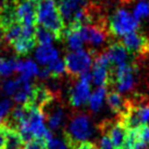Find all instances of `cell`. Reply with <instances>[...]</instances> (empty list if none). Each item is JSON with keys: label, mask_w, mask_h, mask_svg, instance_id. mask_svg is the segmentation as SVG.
<instances>
[{"label": "cell", "mask_w": 149, "mask_h": 149, "mask_svg": "<svg viewBox=\"0 0 149 149\" xmlns=\"http://www.w3.org/2000/svg\"><path fill=\"white\" fill-rule=\"evenodd\" d=\"M37 23L54 35L57 40L64 37L65 23L56 0H38Z\"/></svg>", "instance_id": "6da1fadb"}, {"label": "cell", "mask_w": 149, "mask_h": 149, "mask_svg": "<svg viewBox=\"0 0 149 149\" xmlns=\"http://www.w3.org/2000/svg\"><path fill=\"white\" fill-rule=\"evenodd\" d=\"M93 135V125L89 116L84 113H77L72 116L70 124L65 132L66 141L73 149H75L79 144L86 141Z\"/></svg>", "instance_id": "7a4b0ae2"}, {"label": "cell", "mask_w": 149, "mask_h": 149, "mask_svg": "<svg viewBox=\"0 0 149 149\" xmlns=\"http://www.w3.org/2000/svg\"><path fill=\"white\" fill-rule=\"evenodd\" d=\"M119 120L127 130L139 128L149 125V101H130L127 109Z\"/></svg>", "instance_id": "3957f363"}, {"label": "cell", "mask_w": 149, "mask_h": 149, "mask_svg": "<svg viewBox=\"0 0 149 149\" xmlns=\"http://www.w3.org/2000/svg\"><path fill=\"white\" fill-rule=\"evenodd\" d=\"M139 27V21L125 9H118L109 20V32L114 36H124L136 32Z\"/></svg>", "instance_id": "277c9868"}, {"label": "cell", "mask_w": 149, "mask_h": 149, "mask_svg": "<svg viewBox=\"0 0 149 149\" xmlns=\"http://www.w3.org/2000/svg\"><path fill=\"white\" fill-rule=\"evenodd\" d=\"M137 66L133 63H125L111 70V82L119 93H126L133 89L136 82Z\"/></svg>", "instance_id": "5b68a950"}, {"label": "cell", "mask_w": 149, "mask_h": 149, "mask_svg": "<svg viewBox=\"0 0 149 149\" xmlns=\"http://www.w3.org/2000/svg\"><path fill=\"white\" fill-rule=\"evenodd\" d=\"M65 71L74 77H79L82 74L88 72L93 63V57L88 51L76 50L66 54L65 59Z\"/></svg>", "instance_id": "8992f818"}, {"label": "cell", "mask_w": 149, "mask_h": 149, "mask_svg": "<svg viewBox=\"0 0 149 149\" xmlns=\"http://www.w3.org/2000/svg\"><path fill=\"white\" fill-rule=\"evenodd\" d=\"M79 81L71 88L70 91V104L72 107H82L89 100L91 97V73H84L79 77Z\"/></svg>", "instance_id": "52a82bcc"}, {"label": "cell", "mask_w": 149, "mask_h": 149, "mask_svg": "<svg viewBox=\"0 0 149 149\" xmlns=\"http://www.w3.org/2000/svg\"><path fill=\"white\" fill-rule=\"evenodd\" d=\"M17 22L24 26L36 27L37 2L32 0H13Z\"/></svg>", "instance_id": "ba28073f"}, {"label": "cell", "mask_w": 149, "mask_h": 149, "mask_svg": "<svg viewBox=\"0 0 149 149\" xmlns=\"http://www.w3.org/2000/svg\"><path fill=\"white\" fill-rule=\"evenodd\" d=\"M111 63L108 58L107 54H100L95 57L93 72H91V81L98 87L106 86L111 82Z\"/></svg>", "instance_id": "9c48e42d"}, {"label": "cell", "mask_w": 149, "mask_h": 149, "mask_svg": "<svg viewBox=\"0 0 149 149\" xmlns=\"http://www.w3.org/2000/svg\"><path fill=\"white\" fill-rule=\"evenodd\" d=\"M121 42L130 52L137 57H145L149 54V38L137 31L124 35Z\"/></svg>", "instance_id": "30bf717a"}, {"label": "cell", "mask_w": 149, "mask_h": 149, "mask_svg": "<svg viewBox=\"0 0 149 149\" xmlns=\"http://www.w3.org/2000/svg\"><path fill=\"white\" fill-rule=\"evenodd\" d=\"M101 130L106 132L104 135H107L112 144L116 149H122L125 144L126 137L128 134V130L125 127V125L120 120L116 122H109L106 121L101 124Z\"/></svg>", "instance_id": "8fae6325"}, {"label": "cell", "mask_w": 149, "mask_h": 149, "mask_svg": "<svg viewBox=\"0 0 149 149\" xmlns=\"http://www.w3.org/2000/svg\"><path fill=\"white\" fill-rule=\"evenodd\" d=\"M35 29L36 27H31V26H24L23 25V33L22 36L17 42L12 44V48L14 51L20 56L29 54L34 47L36 45V35H35Z\"/></svg>", "instance_id": "7c38bea8"}, {"label": "cell", "mask_w": 149, "mask_h": 149, "mask_svg": "<svg viewBox=\"0 0 149 149\" xmlns=\"http://www.w3.org/2000/svg\"><path fill=\"white\" fill-rule=\"evenodd\" d=\"M56 1L63 17V21L68 26L72 23L76 12H79L81 9H83L88 3V0H56Z\"/></svg>", "instance_id": "4fadbf2b"}, {"label": "cell", "mask_w": 149, "mask_h": 149, "mask_svg": "<svg viewBox=\"0 0 149 149\" xmlns=\"http://www.w3.org/2000/svg\"><path fill=\"white\" fill-rule=\"evenodd\" d=\"M85 42H91L94 46H99L107 38V29L104 24H91L81 26Z\"/></svg>", "instance_id": "5bb4252c"}, {"label": "cell", "mask_w": 149, "mask_h": 149, "mask_svg": "<svg viewBox=\"0 0 149 149\" xmlns=\"http://www.w3.org/2000/svg\"><path fill=\"white\" fill-rule=\"evenodd\" d=\"M48 109L47 112H42L45 114V118L47 119L48 122V126L50 130L56 131L58 130L63 123L64 120V111L63 108L60 104H54V100H52L49 104H47L42 110Z\"/></svg>", "instance_id": "9a60e30c"}, {"label": "cell", "mask_w": 149, "mask_h": 149, "mask_svg": "<svg viewBox=\"0 0 149 149\" xmlns=\"http://www.w3.org/2000/svg\"><path fill=\"white\" fill-rule=\"evenodd\" d=\"M106 54H107L108 58L110 60L111 65H113L114 68L125 64V63H130L128 62V58H130L128 50L122 45V42L111 44L108 47Z\"/></svg>", "instance_id": "2e32d148"}, {"label": "cell", "mask_w": 149, "mask_h": 149, "mask_svg": "<svg viewBox=\"0 0 149 149\" xmlns=\"http://www.w3.org/2000/svg\"><path fill=\"white\" fill-rule=\"evenodd\" d=\"M64 37L69 48L73 51L81 50L83 48L85 38L82 33L81 26H68L64 32Z\"/></svg>", "instance_id": "e0dca14e"}, {"label": "cell", "mask_w": 149, "mask_h": 149, "mask_svg": "<svg viewBox=\"0 0 149 149\" xmlns=\"http://www.w3.org/2000/svg\"><path fill=\"white\" fill-rule=\"evenodd\" d=\"M35 58L39 64L48 65L59 58V54L57 49L51 45H39L35 52Z\"/></svg>", "instance_id": "ac0fdd59"}, {"label": "cell", "mask_w": 149, "mask_h": 149, "mask_svg": "<svg viewBox=\"0 0 149 149\" xmlns=\"http://www.w3.org/2000/svg\"><path fill=\"white\" fill-rule=\"evenodd\" d=\"M107 104L112 111L121 116L124 114L127 109L128 100L125 99L119 91H113L107 94Z\"/></svg>", "instance_id": "d6986e66"}, {"label": "cell", "mask_w": 149, "mask_h": 149, "mask_svg": "<svg viewBox=\"0 0 149 149\" xmlns=\"http://www.w3.org/2000/svg\"><path fill=\"white\" fill-rule=\"evenodd\" d=\"M3 124V123H2ZM6 126V125H4ZM6 146L4 149H25L26 148V143L23 141L21 135L17 131L6 126Z\"/></svg>", "instance_id": "ffe728a7"}, {"label": "cell", "mask_w": 149, "mask_h": 149, "mask_svg": "<svg viewBox=\"0 0 149 149\" xmlns=\"http://www.w3.org/2000/svg\"><path fill=\"white\" fill-rule=\"evenodd\" d=\"M107 88L106 86H101L98 87L97 89L93 91L91 94V97H89V108L91 109V111L97 112L100 110V108L102 107V104H104V98L107 97Z\"/></svg>", "instance_id": "44dd1931"}, {"label": "cell", "mask_w": 149, "mask_h": 149, "mask_svg": "<svg viewBox=\"0 0 149 149\" xmlns=\"http://www.w3.org/2000/svg\"><path fill=\"white\" fill-rule=\"evenodd\" d=\"M17 71L21 74V77L31 79V77L38 75L39 69H38V65L34 61L27 60V61H19Z\"/></svg>", "instance_id": "7402d4cb"}, {"label": "cell", "mask_w": 149, "mask_h": 149, "mask_svg": "<svg viewBox=\"0 0 149 149\" xmlns=\"http://www.w3.org/2000/svg\"><path fill=\"white\" fill-rule=\"evenodd\" d=\"M35 35H36V42L39 45H51V42L56 39L54 35L47 29L42 26H36L35 29Z\"/></svg>", "instance_id": "603a6c76"}, {"label": "cell", "mask_w": 149, "mask_h": 149, "mask_svg": "<svg viewBox=\"0 0 149 149\" xmlns=\"http://www.w3.org/2000/svg\"><path fill=\"white\" fill-rule=\"evenodd\" d=\"M19 60L17 59H0V75L2 76H9L13 72H15L17 69Z\"/></svg>", "instance_id": "cb8c5ba5"}, {"label": "cell", "mask_w": 149, "mask_h": 149, "mask_svg": "<svg viewBox=\"0 0 149 149\" xmlns=\"http://www.w3.org/2000/svg\"><path fill=\"white\" fill-rule=\"evenodd\" d=\"M48 70H49L50 76L52 77H60L61 75L65 72V62L62 59H56L54 61L47 65Z\"/></svg>", "instance_id": "d4e9b609"}, {"label": "cell", "mask_w": 149, "mask_h": 149, "mask_svg": "<svg viewBox=\"0 0 149 149\" xmlns=\"http://www.w3.org/2000/svg\"><path fill=\"white\" fill-rule=\"evenodd\" d=\"M133 15L135 17L137 21H141V19H146L149 17V1L141 0L134 9Z\"/></svg>", "instance_id": "484cf974"}, {"label": "cell", "mask_w": 149, "mask_h": 149, "mask_svg": "<svg viewBox=\"0 0 149 149\" xmlns=\"http://www.w3.org/2000/svg\"><path fill=\"white\" fill-rule=\"evenodd\" d=\"M47 149H73L66 139H60L58 137H51L47 141Z\"/></svg>", "instance_id": "4316f807"}, {"label": "cell", "mask_w": 149, "mask_h": 149, "mask_svg": "<svg viewBox=\"0 0 149 149\" xmlns=\"http://www.w3.org/2000/svg\"><path fill=\"white\" fill-rule=\"evenodd\" d=\"M17 87H19V79H9L3 83V85L1 86L2 91L6 95L8 96H13L17 91Z\"/></svg>", "instance_id": "83f0119b"}, {"label": "cell", "mask_w": 149, "mask_h": 149, "mask_svg": "<svg viewBox=\"0 0 149 149\" xmlns=\"http://www.w3.org/2000/svg\"><path fill=\"white\" fill-rule=\"evenodd\" d=\"M12 108V101L9 99H3L0 101V123L8 116Z\"/></svg>", "instance_id": "f1b7e54d"}, {"label": "cell", "mask_w": 149, "mask_h": 149, "mask_svg": "<svg viewBox=\"0 0 149 149\" xmlns=\"http://www.w3.org/2000/svg\"><path fill=\"white\" fill-rule=\"evenodd\" d=\"M25 149H47V141L44 139H33L26 144Z\"/></svg>", "instance_id": "f546056e"}, {"label": "cell", "mask_w": 149, "mask_h": 149, "mask_svg": "<svg viewBox=\"0 0 149 149\" xmlns=\"http://www.w3.org/2000/svg\"><path fill=\"white\" fill-rule=\"evenodd\" d=\"M100 149H116L114 145L112 144L110 138L107 135H104L100 139Z\"/></svg>", "instance_id": "4dcf8cb0"}, {"label": "cell", "mask_w": 149, "mask_h": 149, "mask_svg": "<svg viewBox=\"0 0 149 149\" xmlns=\"http://www.w3.org/2000/svg\"><path fill=\"white\" fill-rule=\"evenodd\" d=\"M6 141H7V137H6V126H4V124L0 123V149H4Z\"/></svg>", "instance_id": "1f68e13d"}, {"label": "cell", "mask_w": 149, "mask_h": 149, "mask_svg": "<svg viewBox=\"0 0 149 149\" xmlns=\"http://www.w3.org/2000/svg\"><path fill=\"white\" fill-rule=\"evenodd\" d=\"M141 139L149 146V125L141 127Z\"/></svg>", "instance_id": "d6a6232c"}, {"label": "cell", "mask_w": 149, "mask_h": 149, "mask_svg": "<svg viewBox=\"0 0 149 149\" xmlns=\"http://www.w3.org/2000/svg\"><path fill=\"white\" fill-rule=\"evenodd\" d=\"M75 149H100V148H98L94 143H91V141H84V143H82V144H79Z\"/></svg>", "instance_id": "836d02e7"}, {"label": "cell", "mask_w": 149, "mask_h": 149, "mask_svg": "<svg viewBox=\"0 0 149 149\" xmlns=\"http://www.w3.org/2000/svg\"><path fill=\"white\" fill-rule=\"evenodd\" d=\"M3 3H4V0H0V12H1L2 9H3Z\"/></svg>", "instance_id": "e575fe53"}, {"label": "cell", "mask_w": 149, "mask_h": 149, "mask_svg": "<svg viewBox=\"0 0 149 149\" xmlns=\"http://www.w3.org/2000/svg\"><path fill=\"white\" fill-rule=\"evenodd\" d=\"M2 34H3V32H2V29H1V27H0V39H1V37H2Z\"/></svg>", "instance_id": "d590c367"}, {"label": "cell", "mask_w": 149, "mask_h": 149, "mask_svg": "<svg viewBox=\"0 0 149 149\" xmlns=\"http://www.w3.org/2000/svg\"><path fill=\"white\" fill-rule=\"evenodd\" d=\"M32 1H35V2H37L38 0H32Z\"/></svg>", "instance_id": "8d00e7d4"}, {"label": "cell", "mask_w": 149, "mask_h": 149, "mask_svg": "<svg viewBox=\"0 0 149 149\" xmlns=\"http://www.w3.org/2000/svg\"><path fill=\"white\" fill-rule=\"evenodd\" d=\"M0 87H1V84H0Z\"/></svg>", "instance_id": "74e56055"}]
</instances>
